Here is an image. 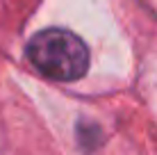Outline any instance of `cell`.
Returning a JSON list of instances; mask_svg holds the SVG:
<instances>
[{"label": "cell", "instance_id": "obj_1", "mask_svg": "<svg viewBox=\"0 0 157 155\" xmlns=\"http://www.w3.org/2000/svg\"><path fill=\"white\" fill-rule=\"evenodd\" d=\"M28 57L36 71L50 80L73 82L89 68V50L78 34L62 28H50L32 37Z\"/></svg>", "mask_w": 157, "mask_h": 155}]
</instances>
